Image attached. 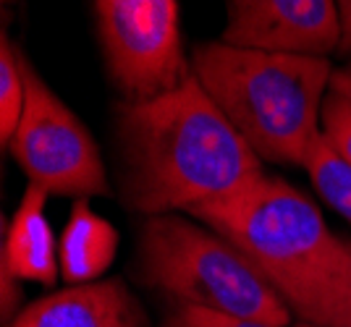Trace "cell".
<instances>
[{
  "instance_id": "6da1fadb",
  "label": "cell",
  "mask_w": 351,
  "mask_h": 327,
  "mask_svg": "<svg viewBox=\"0 0 351 327\" xmlns=\"http://www.w3.org/2000/svg\"><path fill=\"white\" fill-rule=\"evenodd\" d=\"M263 160L189 74L178 87L118 107V176L126 207L152 215L194 212L241 192Z\"/></svg>"
},
{
  "instance_id": "7a4b0ae2",
  "label": "cell",
  "mask_w": 351,
  "mask_h": 327,
  "mask_svg": "<svg viewBox=\"0 0 351 327\" xmlns=\"http://www.w3.org/2000/svg\"><path fill=\"white\" fill-rule=\"evenodd\" d=\"M191 218L231 241L299 319L351 327V244L304 192L263 173Z\"/></svg>"
},
{
  "instance_id": "3957f363",
  "label": "cell",
  "mask_w": 351,
  "mask_h": 327,
  "mask_svg": "<svg viewBox=\"0 0 351 327\" xmlns=\"http://www.w3.org/2000/svg\"><path fill=\"white\" fill-rule=\"evenodd\" d=\"M189 63L202 90L263 163L307 165L320 142L330 60L220 40L194 47Z\"/></svg>"
},
{
  "instance_id": "277c9868",
  "label": "cell",
  "mask_w": 351,
  "mask_h": 327,
  "mask_svg": "<svg viewBox=\"0 0 351 327\" xmlns=\"http://www.w3.org/2000/svg\"><path fill=\"white\" fill-rule=\"evenodd\" d=\"M139 278L176 306L291 325V309L231 241L184 215H152L136 244Z\"/></svg>"
},
{
  "instance_id": "5b68a950",
  "label": "cell",
  "mask_w": 351,
  "mask_h": 327,
  "mask_svg": "<svg viewBox=\"0 0 351 327\" xmlns=\"http://www.w3.org/2000/svg\"><path fill=\"white\" fill-rule=\"evenodd\" d=\"M27 105L8 147L29 183L47 194L87 199L108 194L103 155L87 126L24 60Z\"/></svg>"
},
{
  "instance_id": "8992f818",
  "label": "cell",
  "mask_w": 351,
  "mask_h": 327,
  "mask_svg": "<svg viewBox=\"0 0 351 327\" xmlns=\"http://www.w3.org/2000/svg\"><path fill=\"white\" fill-rule=\"evenodd\" d=\"M108 74L126 100H149L191 74L181 50L178 0H95Z\"/></svg>"
},
{
  "instance_id": "52a82bcc",
  "label": "cell",
  "mask_w": 351,
  "mask_h": 327,
  "mask_svg": "<svg viewBox=\"0 0 351 327\" xmlns=\"http://www.w3.org/2000/svg\"><path fill=\"white\" fill-rule=\"evenodd\" d=\"M223 42L328 58L341 47L338 0H226Z\"/></svg>"
},
{
  "instance_id": "ba28073f",
  "label": "cell",
  "mask_w": 351,
  "mask_h": 327,
  "mask_svg": "<svg viewBox=\"0 0 351 327\" xmlns=\"http://www.w3.org/2000/svg\"><path fill=\"white\" fill-rule=\"evenodd\" d=\"M8 327H147V314L126 283L113 278L37 298Z\"/></svg>"
},
{
  "instance_id": "9c48e42d",
  "label": "cell",
  "mask_w": 351,
  "mask_h": 327,
  "mask_svg": "<svg viewBox=\"0 0 351 327\" xmlns=\"http://www.w3.org/2000/svg\"><path fill=\"white\" fill-rule=\"evenodd\" d=\"M47 196L43 186L29 183L0 236V262L8 265L19 280L56 285L60 272L58 244L45 215Z\"/></svg>"
},
{
  "instance_id": "30bf717a",
  "label": "cell",
  "mask_w": 351,
  "mask_h": 327,
  "mask_svg": "<svg viewBox=\"0 0 351 327\" xmlns=\"http://www.w3.org/2000/svg\"><path fill=\"white\" fill-rule=\"evenodd\" d=\"M116 254V225L89 207L87 199H76L58 241L60 275L71 285L97 283L113 265Z\"/></svg>"
},
{
  "instance_id": "8fae6325",
  "label": "cell",
  "mask_w": 351,
  "mask_h": 327,
  "mask_svg": "<svg viewBox=\"0 0 351 327\" xmlns=\"http://www.w3.org/2000/svg\"><path fill=\"white\" fill-rule=\"evenodd\" d=\"M307 173L312 179V186L317 189L325 205L336 209L338 215L351 225V168L325 142H317L307 160Z\"/></svg>"
},
{
  "instance_id": "7c38bea8",
  "label": "cell",
  "mask_w": 351,
  "mask_h": 327,
  "mask_svg": "<svg viewBox=\"0 0 351 327\" xmlns=\"http://www.w3.org/2000/svg\"><path fill=\"white\" fill-rule=\"evenodd\" d=\"M27 105V76L24 58L14 47L11 37L0 40V142L8 144L19 129V120Z\"/></svg>"
},
{
  "instance_id": "4fadbf2b",
  "label": "cell",
  "mask_w": 351,
  "mask_h": 327,
  "mask_svg": "<svg viewBox=\"0 0 351 327\" xmlns=\"http://www.w3.org/2000/svg\"><path fill=\"white\" fill-rule=\"evenodd\" d=\"M320 136L328 147L351 168V97L330 90L322 103Z\"/></svg>"
},
{
  "instance_id": "5bb4252c",
  "label": "cell",
  "mask_w": 351,
  "mask_h": 327,
  "mask_svg": "<svg viewBox=\"0 0 351 327\" xmlns=\"http://www.w3.org/2000/svg\"><path fill=\"white\" fill-rule=\"evenodd\" d=\"M165 325L168 327H276L270 325V322H260V319L207 312V309H197V306H176Z\"/></svg>"
},
{
  "instance_id": "9a60e30c",
  "label": "cell",
  "mask_w": 351,
  "mask_h": 327,
  "mask_svg": "<svg viewBox=\"0 0 351 327\" xmlns=\"http://www.w3.org/2000/svg\"><path fill=\"white\" fill-rule=\"evenodd\" d=\"M341 14V50L351 55V0H338Z\"/></svg>"
},
{
  "instance_id": "2e32d148",
  "label": "cell",
  "mask_w": 351,
  "mask_h": 327,
  "mask_svg": "<svg viewBox=\"0 0 351 327\" xmlns=\"http://www.w3.org/2000/svg\"><path fill=\"white\" fill-rule=\"evenodd\" d=\"M330 90H336V92H341V94L351 97V66L333 71V79H330Z\"/></svg>"
},
{
  "instance_id": "e0dca14e",
  "label": "cell",
  "mask_w": 351,
  "mask_h": 327,
  "mask_svg": "<svg viewBox=\"0 0 351 327\" xmlns=\"http://www.w3.org/2000/svg\"><path fill=\"white\" fill-rule=\"evenodd\" d=\"M296 327H328V325H317V322H307V319H299Z\"/></svg>"
},
{
  "instance_id": "ac0fdd59",
  "label": "cell",
  "mask_w": 351,
  "mask_h": 327,
  "mask_svg": "<svg viewBox=\"0 0 351 327\" xmlns=\"http://www.w3.org/2000/svg\"><path fill=\"white\" fill-rule=\"evenodd\" d=\"M165 327H168V325H165Z\"/></svg>"
}]
</instances>
